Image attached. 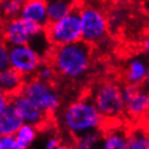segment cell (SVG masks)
<instances>
[{
  "instance_id": "cell-23",
  "label": "cell",
  "mask_w": 149,
  "mask_h": 149,
  "mask_svg": "<svg viewBox=\"0 0 149 149\" xmlns=\"http://www.w3.org/2000/svg\"><path fill=\"white\" fill-rule=\"evenodd\" d=\"M0 149H17L14 135H0Z\"/></svg>"
},
{
  "instance_id": "cell-1",
  "label": "cell",
  "mask_w": 149,
  "mask_h": 149,
  "mask_svg": "<svg viewBox=\"0 0 149 149\" xmlns=\"http://www.w3.org/2000/svg\"><path fill=\"white\" fill-rule=\"evenodd\" d=\"M59 76L70 82H79L89 73L93 63V45L84 40L54 47L49 57Z\"/></svg>"
},
{
  "instance_id": "cell-7",
  "label": "cell",
  "mask_w": 149,
  "mask_h": 149,
  "mask_svg": "<svg viewBox=\"0 0 149 149\" xmlns=\"http://www.w3.org/2000/svg\"><path fill=\"white\" fill-rule=\"evenodd\" d=\"M45 31V27L21 17L1 23V37L9 46L29 45L38 34Z\"/></svg>"
},
{
  "instance_id": "cell-5",
  "label": "cell",
  "mask_w": 149,
  "mask_h": 149,
  "mask_svg": "<svg viewBox=\"0 0 149 149\" xmlns=\"http://www.w3.org/2000/svg\"><path fill=\"white\" fill-rule=\"evenodd\" d=\"M46 32L54 47L69 45L82 40L79 8L58 21L50 22L46 27Z\"/></svg>"
},
{
  "instance_id": "cell-17",
  "label": "cell",
  "mask_w": 149,
  "mask_h": 149,
  "mask_svg": "<svg viewBox=\"0 0 149 149\" xmlns=\"http://www.w3.org/2000/svg\"><path fill=\"white\" fill-rule=\"evenodd\" d=\"M104 138V131L100 130H93L86 132L74 138V145L79 149H93L101 147Z\"/></svg>"
},
{
  "instance_id": "cell-10",
  "label": "cell",
  "mask_w": 149,
  "mask_h": 149,
  "mask_svg": "<svg viewBox=\"0 0 149 149\" xmlns=\"http://www.w3.org/2000/svg\"><path fill=\"white\" fill-rule=\"evenodd\" d=\"M20 17L27 21L34 22L45 29L50 23L45 0H27V1H25Z\"/></svg>"
},
{
  "instance_id": "cell-11",
  "label": "cell",
  "mask_w": 149,
  "mask_h": 149,
  "mask_svg": "<svg viewBox=\"0 0 149 149\" xmlns=\"http://www.w3.org/2000/svg\"><path fill=\"white\" fill-rule=\"evenodd\" d=\"M149 113V93L141 85L131 99L125 104V114L131 119H141Z\"/></svg>"
},
{
  "instance_id": "cell-19",
  "label": "cell",
  "mask_w": 149,
  "mask_h": 149,
  "mask_svg": "<svg viewBox=\"0 0 149 149\" xmlns=\"http://www.w3.org/2000/svg\"><path fill=\"white\" fill-rule=\"evenodd\" d=\"M37 130L38 128L34 125L24 124L17 130L15 133V139H17V149H26L33 145L35 139L37 138Z\"/></svg>"
},
{
  "instance_id": "cell-12",
  "label": "cell",
  "mask_w": 149,
  "mask_h": 149,
  "mask_svg": "<svg viewBox=\"0 0 149 149\" xmlns=\"http://www.w3.org/2000/svg\"><path fill=\"white\" fill-rule=\"evenodd\" d=\"M23 124L24 122L17 108L10 100L0 114V135H15L17 130Z\"/></svg>"
},
{
  "instance_id": "cell-6",
  "label": "cell",
  "mask_w": 149,
  "mask_h": 149,
  "mask_svg": "<svg viewBox=\"0 0 149 149\" xmlns=\"http://www.w3.org/2000/svg\"><path fill=\"white\" fill-rule=\"evenodd\" d=\"M82 40L98 45L106 39L109 32V21L104 13L94 6L79 7Z\"/></svg>"
},
{
  "instance_id": "cell-20",
  "label": "cell",
  "mask_w": 149,
  "mask_h": 149,
  "mask_svg": "<svg viewBox=\"0 0 149 149\" xmlns=\"http://www.w3.org/2000/svg\"><path fill=\"white\" fill-rule=\"evenodd\" d=\"M128 149H149V131L135 127L128 132Z\"/></svg>"
},
{
  "instance_id": "cell-21",
  "label": "cell",
  "mask_w": 149,
  "mask_h": 149,
  "mask_svg": "<svg viewBox=\"0 0 149 149\" xmlns=\"http://www.w3.org/2000/svg\"><path fill=\"white\" fill-rule=\"evenodd\" d=\"M57 72L54 70L52 63L50 62L49 60L46 61L44 60L42 62V64L39 65L37 72H36V77L42 79V81H46V82H49V83H54L56 81V77H57Z\"/></svg>"
},
{
  "instance_id": "cell-2",
  "label": "cell",
  "mask_w": 149,
  "mask_h": 149,
  "mask_svg": "<svg viewBox=\"0 0 149 149\" xmlns=\"http://www.w3.org/2000/svg\"><path fill=\"white\" fill-rule=\"evenodd\" d=\"M106 120L91 97L81 98L69 104L59 114V123L69 135L75 137L104 127Z\"/></svg>"
},
{
  "instance_id": "cell-28",
  "label": "cell",
  "mask_w": 149,
  "mask_h": 149,
  "mask_svg": "<svg viewBox=\"0 0 149 149\" xmlns=\"http://www.w3.org/2000/svg\"><path fill=\"white\" fill-rule=\"evenodd\" d=\"M25 1H27V0H25Z\"/></svg>"
},
{
  "instance_id": "cell-24",
  "label": "cell",
  "mask_w": 149,
  "mask_h": 149,
  "mask_svg": "<svg viewBox=\"0 0 149 149\" xmlns=\"http://www.w3.org/2000/svg\"><path fill=\"white\" fill-rule=\"evenodd\" d=\"M45 148L47 149H57L60 148V141L58 137H49L45 144Z\"/></svg>"
},
{
  "instance_id": "cell-3",
  "label": "cell",
  "mask_w": 149,
  "mask_h": 149,
  "mask_svg": "<svg viewBox=\"0 0 149 149\" xmlns=\"http://www.w3.org/2000/svg\"><path fill=\"white\" fill-rule=\"evenodd\" d=\"M106 121L120 119L125 113L122 87L112 81L96 84L89 95Z\"/></svg>"
},
{
  "instance_id": "cell-16",
  "label": "cell",
  "mask_w": 149,
  "mask_h": 149,
  "mask_svg": "<svg viewBox=\"0 0 149 149\" xmlns=\"http://www.w3.org/2000/svg\"><path fill=\"white\" fill-rule=\"evenodd\" d=\"M149 66L147 63L141 58L132 59L127 64L125 71V81L130 84H137L141 85L144 82Z\"/></svg>"
},
{
  "instance_id": "cell-14",
  "label": "cell",
  "mask_w": 149,
  "mask_h": 149,
  "mask_svg": "<svg viewBox=\"0 0 149 149\" xmlns=\"http://www.w3.org/2000/svg\"><path fill=\"white\" fill-rule=\"evenodd\" d=\"M101 148L104 149H127L128 132L121 126L107 128L104 131V138Z\"/></svg>"
},
{
  "instance_id": "cell-25",
  "label": "cell",
  "mask_w": 149,
  "mask_h": 149,
  "mask_svg": "<svg viewBox=\"0 0 149 149\" xmlns=\"http://www.w3.org/2000/svg\"><path fill=\"white\" fill-rule=\"evenodd\" d=\"M9 101H10V96H8L7 94L2 93V91H0V114H1V112L3 111L6 106L9 104Z\"/></svg>"
},
{
  "instance_id": "cell-9",
  "label": "cell",
  "mask_w": 149,
  "mask_h": 149,
  "mask_svg": "<svg viewBox=\"0 0 149 149\" xmlns=\"http://www.w3.org/2000/svg\"><path fill=\"white\" fill-rule=\"evenodd\" d=\"M11 102L17 108L22 120L26 124L36 126L37 128L45 127L49 120L52 118L44 110L36 106L32 100H29L23 93H17L10 97Z\"/></svg>"
},
{
  "instance_id": "cell-18",
  "label": "cell",
  "mask_w": 149,
  "mask_h": 149,
  "mask_svg": "<svg viewBox=\"0 0 149 149\" xmlns=\"http://www.w3.org/2000/svg\"><path fill=\"white\" fill-rule=\"evenodd\" d=\"M24 2L25 0H0V23L20 17Z\"/></svg>"
},
{
  "instance_id": "cell-8",
  "label": "cell",
  "mask_w": 149,
  "mask_h": 149,
  "mask_svg": "<svg viewBox=\"0 0 149 149\" xmlns=\"http://www.w3.org/2000/svg\"><path fill=\"white\" fill-rule=\"evenodd\" d=\"M10 66L29 79L36 75L44 59L31 45H14L9 48Z\"/></svg>"
},
{
  "instance_id": "cell-13",
  "label": "cell",
  "mask_w": 149,
  "mask_h": 149,
  "mask_svg": "<svg viewBox=\"0 0 149 149\" xmlns=\"http://www.w3.org/2000/svg\"><path fill=\"white\" fill-rule=\"evenodd\" d=\"M25 81L26 79L21 73L9 66L0 71V91L11 97L22 91Z\"/></svg>"
},
{
  "instance_id": "cell-4",
  "label": "cell",
  "mask_w": 149,
  "mask_h": 149,
  "mask_svg": "<svg viewBox=\"0 0 149 149\" xmlns=\"http://www.w3.org/2000/svg\"><path fill=\"white\" fill-rule=\"evenodd\" d=\"M21 93L51 116H56L61 107V97L54 83L42 81L36 76L25 81Z\"/></svg>"
},
{
  "instance_id": "cell-15",
  "label": "cell",
  "mask_w": 149,
  "mask_h": 149,
  "mask_svg": "<svg viewBox=\"0 0 149 149\" xmlns=\"http://www.w3.org/2000/svg\"><path fill=\"white\" fill-rule=\"evenodd\" d=\"M50 22L58 21L79 9V0H45Z\"/></svg>"
},
{
  "instance_id": "cell-22",
  "label": "cell",
  "mask_w": 149,
  "mask_h": 149,
  "mask_svg": "<svg viewBox=\"0 0 149 149\" xmlns=\"http://www.w3.org/2000/svg\"><path fill=\"white\" fill-rule=\"evenodd\" d=\"M9 48H10V46L4 42L3 38L0 37V71L10 66Z\"/></svg>"
},
{
  "instance_id": "cell-26",
  "label": "cell",
  "mask_w": 149,
  "mask_h": 149,
  "mask_svg": "<svg viewBox=\"0 0 149 149\" xmlns=\"http://www.w3.org/2000/svg\"><path fill=\"white\" fill-rule=\"evenodd\" d=\"M141 85H143V87L149 93V68H148V71H147V74H146L145 79H144V82H143Z\"/></svg>"
},
{
  "instance_id": "cell-27",
  "label": "cell",
  "mask_w": 149,
  "mask_h": 149,
  "mask_svg": "<svg viewBox=\"0 0 149 149\" xmlns=\"http://www.w3.org/2000/svg\"><path fill=\"white\" fill-rule=\"evenodd\" d=\"M144 50L145 52L149 56V36L144 40Z\"/></svg>"
}]
</instances>
